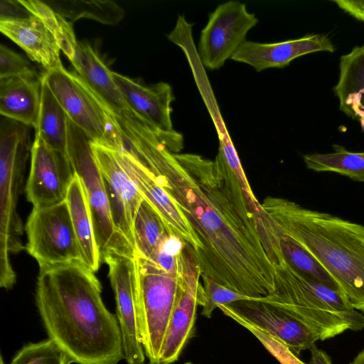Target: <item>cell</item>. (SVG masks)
Listing matches in <instances>:
<instances>
[{"label":"cell","instance_id":"6da1fadb","mask_svg":"<svg viewBox=\"0 0 364 364\" xmlns=\"http://www.w3.org/2000/svg\"><path fill=\"white\" fill-rule=\"evenodd\" d=\"M130 154L154 175L200 243V277L251 298L271 295L275 267L259 229L264 213L249 203L223 156L172 152L147 127L129 137ZM194 252V251H193Z\"/></svg>","mask_w":364,"mask_h":364},{"label":"cell","instance_id":"7a4b0ae2","mask_svg":"<svg viewBox=\"0 0 364 364\" xmlns=\"http://www.w3.org/2000/svg\"><path fill=\"white\" fill-rule=\"evenodd\" d=\"M88 267L74 262L39 267L36 303L49 338L73 363L117 364L124 358L116 316Z\"/></svg>","mask_w":364,"mask_h":364},{"label":"cell","instance_id":"3957f363","mask_svg":"<svg viewBox=\"0 0 364 364\" xmlns=\"http://www.w3.org/2000/svg\"><path fill=\"white\" fill-rule=\"evenodd\" d=\"M261 205L277 229L309 252L351 306L364 313V225L283 198L268 196Z\"/></svg>","mask_w":364,"mask_h":364},{"label":"cell","instance_id":"277c9868","mask_svg":"<svg viewBox=\"0 0 364 364\" xmlns=\"http://www.w3.org/2000/svg\"><path fill=\"white\" fill-rule=\"evenodd\" d=\"M275 288L265 297L307 326L320 341L347 330L364 329V315L355 309L343 293L310 280L296 271L283 255L276 257Z\"/></svg>","mask_w":364,"mask_h":364},{"label":"cell","instance_id":"5b68a950","mask_svg":"<svg viewBox=\"0 0 364 364\" xmlns=\"http://www.w3.org/2000/svg\"><path fill=\"white\" fill-rule=\"evenodd\" d=\"M31 128L4 117L1 120L0 285L6 289H11L16 279L10 255L25 248L21 240L23 226L17 211V204L31 151Z\"/></svg>","mask_w":364,"mask_h":364},{"label":"cell","instance_id":"8992f818","mask_svg":"<svg viewBox=\"0 0 364 364\" xmlns=\"http://www.w3.org/2000/svg\"><path fill=\"white\" fill-rule=\"evenodd\" d=\"M184 256V253H183ZM136 295L142 345L150 363L159 358L179 288L183 264L177 272H168L136 255Z\"/></svg>","mask_w":364,"mask_h":364},{"label":"cell","instance_id":"52a82bcc","mask_svg":"<svg viewBox=\"0 0 364 364\" xmlns=\"http://www.w3.org/2000/svg\"><path fill=\"white\" fill-rule=\"evenodd\" d=\"M92 141L68 118L67 154L87 196L100 256L113 252L135 259V250L119 235L113 223L101 172L92 150Z\"/></svg>","mask_w":364,"mask_h":364},{"label":"cell","instance_id":"ba28073f","mask_svg":"<svg viewBox=\"0 0 364 364\" xmlns=\"http://www.w3.org/2000/svg\"><path fill=\"white\" fill-rule=\"evenodd\" d=\"M43 79L68 117L93 141L114 149L122 146L114 113L75 71L63 65L46 71Z\"/></svg>","mask_w":364,"mask_h":364},{"label":"cell","instance_id":"9c48e42d","mask_svg":"<svg viewBox=\"0 0 364 364\" xmlns=\"http://www.w3.org/2000/svg\"><path fill=\"white\" fill-rule=\"evenodd\" d=\"M25 230V249L39 267L82 262L66 200L49 206L33 208Z\"/></svg>","mask_w":364,"mask_h":364},{"label":"cell","instance_id":"30bf717a","mask_svg":"<svg viewBox=\"0 0 364 364\" xmlns=\"http://www.w3.org/2000/svg\"><path fill=\"white\" fill-rule=\"evenodd\" d=\"M259 22L246 4L230 0L217 6L200 31L198 55L203 67L218 70L246 41L248 32Z\"/></svg>","mask_w":364,"mask_h":364},{"label":"cell","instance_id":"8fae6325","mask_svg":"<svg viewBox=\"0 0 364 364\" xmlns=\"http://www.w3.org/2000/svg\"><path fill=\"white\" fill-rule=\"evenodd\" d=\"M112 76L130 110L153 129L172 152L179 153L183 137L173 127L171 103L175 97L171 86L166 82L144 85L115 72Z\"/></svg>","mask_w":364,"mask_h":364},{"label":"cell","instance_id":"7c38bea8","mask_svg":"<svg viewBox=\"0 0 364 364\" xmlns=\"http://www.w3.org/2000/svg\"><path fill=\"white\" fill-rule=\"evenodd\" d=\"M218 308L232 320L242 321L274 337L295 355L309 350L320 340L304 323L265 297L221 304Z\"/></svg>","mask_w":364,"mask_h":364},{"label":"cell","instance_id":"4fadbf2b","mask_svg":"<svg viewBox=\"0 0 364 364\" xmlns=\"http://www.w3.org/2000/svg\"><path fill=\"white\" fill-rule=\"evenodd\" d=\"M101 262L108 266V276L115 295L124 358L128 364H143L145 353L138 318L136 260L109 252L101 257Z\"/></svg>","mask_w":364,"mask_h":364},{"label":"cell","instance_id":"5bb4252c","mask_svg":"<svg viewBox=\"0 0 364 364\" xmlns=\"http://www.w3.org/2000/svg\"><path fill=\"white\" fill-rule=\"evenodd\" d=\"M200 271L191 246L186 247L183 270L176 303L162 346L159 364L176 361L193 335L196 311L203 306L204 289L199 279Z\"/></svg>","mask_w":364,"mask_h":364},{"label":"cell","instance_id":"9a60e30c","mask_svg":"<svg viewBox=\"0 0 364 364\" xmlns=\"http://www.w3.org/2000/svg\"><path fill=\"white\" fill-rule=\"evenodd\" d=\"M75 171L68 154L48 146L35 135L25 191L33 208L59 203L66 199Z\"/></svg>","mask_w":364,"mask_h":364},{"label":"cell","instance_id":"2e32d148","mask_svg":"<svg viewBox=\"0 0 364 364\" xmlns=\"http://www.w3.org/2000/svg\"><path fill=\"white\" fill-rule=\"evenodd\" d=\"M91 147L101 172L114 226L135 250L134 220L144 198L112 149L93 141Z\"/></svg>","mask_w":364,"mask_h":364},{"label":"cell","instance_id":"e0dca14e","mask_svg":"<svg viewBox=\"0 0 364 364\" xmlns=\"http://www.w3.org/2000/svg\"><path fill=\"white\" fill-rule=\"evenodd\" d=\"M113 151L119 163L133 180L143 198L159 215L167 228L178 235L196 252L200 248L198 239L181 211L159 185L154 175L124 149Z\"/></svg>","mask_w":364,"mask_h":364},{"label":"cell","instance_id":"ac0fdd59","mask_svg":"<svg viewBox=\"0 0 364 364\" xmlns=\"http://www.w3.org/2000/svg\"><path fill=\"white\" fill-rule=\"evenodd\" d=\"M335 50L328 35L310 33L299 38L270 43L246 40L231 59L250 65L259 72L284 68L293 60L309 53H333Z\"/></svg>","mask_w":364,"mask_h":364},{"label":"cell","instance_id":"d6986e66","mask_svg":"<svg viewBox=\"0 0 364 364\" xmlns=\"http://www.w3.org/2000/svg\"><path fill=\"white\" fill-rule=\"evenodd\" d=\"M1 32L21 47L28 58L46 71L63 66L60 48L43 22L37 16L0 21Z\"/></svg>","mask_w":364,"mask_h":364},{"label":"cell","instance_id":"ffe728a7","mask_svg":"<svg viewBox=\"0 0 364 364\" xmlns=\"http://www.w3.org/2000/svg\"><path fill=\"white\" fill-rule=\"evenodd\" d=\"M333 90L339 109L364 132V45L340 57L338 80Z\"/></svg>","mask_w":364,"mask_h":364},{"label":"cell","instance_id":"44dd1931","mask_svg":"<svg viewBox=\"0 0 364 364\" xmlns=\"http://www.w3.org/2000/svg\"><path fill=\"white\" fill-rule=\"evenodd\" d=\"M41 90L42 78H0L1 115L35 129L41 107Z\"/></svg>","mask_w":364,"mask_h":364},{"label":"cell","instance_id":"7402d4cb","mask_svg":"<svg viewBox=\"0 0 364 364\" xmlns=\"http://www.w3.org/2000/svg\"><path fill=\"white\" fill-rule=\"evenodd\" d=\"M70 61L75 72L114 114L130 110L114 80L112 71L90 46L78 43Z\"/></svg>","mask_w":364,"mask_h":364},{"label":"cell","instance_id":"603a6c76","mask_svg":"<svg viewBox=\"0 0 364 364\" xmlns=\"http://www.w3.org/2000/svg\"><path fill=\"white\" fill-rule=\"evenodd\" d=\"M65 200L81 251L82 262L95 273L102 262L101 256L96 242L87 196L82 183L75 173Z\"/></svg>","mask_w":364,"mask_h":364},{"label":"cell","instance_id":"cb8c5ba5","mask_svg":"<svg viewBox=\"0 0 364 364\" xmlns=\"http://www.w3.org/2000/svg\"><path fill=\"white\" fill-rule=\"evenodd\" d=\"M68 117L42 77L41 107L35 135L54 150L67 154Z\"/></svg>","mask_w":364,"mask_h":364},{"label":"cell","instance_id":"d4e9b609","mask_svg":"<svg viewBox=\"0 0 364 364\" xmlns=\"http://www.w3.org/2000/svg\"><path fill=\"white\" fill-rule=\"evenodd\" d=\"M332 147V153L304 155L306 168L316 172H335L353 181L363 182L364 152H351L339 144H333Z\"/></svg>","mask_w":364,"mask_h":364},{"label":"cell","instance_id":"484cf974","mask_svg":"<svg viewBox=\"0 0 364 364\" xmlns=\"http://www.w3.org/2000/svg\"><path fill=\"white\" fill-rule=\"evenodd\" d=\"M136 255L150 258L171 232L154 208L144 198L133 225Z\"/></svg>","mask_w":364,"mask_h":364},{"label":"cell","instance_id":"4316f807","mask_svg":"<svg viewBox=\"0 0 364 364\" xmlns=\"http://www.w3.org/2000/svg\"><path fill=\"white\" fill-rule=\"evenodd\" d=\"M46 3L70 22L80 18H90L104 24L114 25L125 14L120 6L110 0H63L48 1Z\"/></svg>","mask_w":364,"mask_h":364},{"label":"cell","instance_id":"83f0119b","mask_svg":"<svg viewBox=\"0 0 364 364\" xmlns=\"http://www.w3.org/2000/svg\"><path fill=\"white\" fill-rule=\"evenodd\" d=\"M274 226L282 255L296 271L310 280L339 290L331 275L309 252Z\"/></svg>","mask_w":364,"mask_h":364},{"label":"cell","instance_id":"f1b7e54d","mask_svg":"<svg viewBox=\"0 0 364 364\" xmlns=\"http://www.w3.org/2000/svg\"><path fill=\"white\" fill-rule=\"evenodd\" d=\"M33 15L39 18L55 37L60 50L71 60L75 54L77 41L73 23L57 14L45 1L19 0Z\"/></svg>","mask_w":364,"mask_h":364},{"label":"cell","instance_id":"f546056e","mask_svg":"<svg viewBox=\"0 0 364 364\" xmlns=\"http://www.w3.org/2000/svg\"><path fill=\"white\" fill-rule=\"evenodd\" d=\"M73 360L50 338L24 346L9 364H71Z\"/></svg>","mask_w":364,"mask_h":364},{"label":"cell","instance_id":"4dcf8cb0","mask_svg":"<svg viewBox=\"0 0 364 364\" xmlns=\"http://www.w3.org/2000/svg\"><path fill=\"white\" fill-rule=\"evenodd\" d=\"M201 277L204 289V301L201 314L208 318L212 316L213 311L221 304L254 299L230 289L208 277Z\"/></svg>","mask_w":364,"mask_h":364},{"label":"cell","instance_id":"1f68e13d","mask_svg":"<svg viewBox=\"0 0 364 364\" xmlns=\"http://www.w3.org/2000/svg\"><path fill=\"white\" fill-rule=\"evenodd\" d=\"M23 77L41 79L36 67L22 55L6 46H0V78Z\"/></svg>","mask_w":364,"mask_h":364},{"label":"cell","instance_id":"d6a6232c","mask_svg":"<svg viewBox=\"0 0 364 364\" xmlns=\"http://www.w3.org/2000/svg\"><path fill=\"white\" fill-rule=\"evenodd\" d=\"M248 330L262 344L266 350L281 364H306L282 342L264 331L242 321L234 320Z\"/></svg>","mask_w":364,"mask_h":364},{"label":"cell","instance_id":"836d02e7","mask_svg":"<svg viewBox=\"0 0 364 364\" xmlns=\"http://www.w3.org/2000/svg\"><path fill=\"white\" fill-rule=\"evenodd\" d=\"M33 14L23 6L19 0H1L0 21L19 20L30 18Z\"/></svg>","mask_w":364,"mask_h":364},{"label":"cell","instance_id":"e575fe53","mask_svg":"<svg viewBox=\"0 0 364 364\" xmlns=\"http://www.w3.org/2000/svg\"><path fill=\"white\" fill-rule=\"evenodd\" d=\"M331 2L355 19L364 22V0H333Z\"/></svg>","mask_w":364,"mask_h":364},{"label":"cell","instance_id":"d590c367","mask_svg":"<svg viewBox=\"0 0 364 364\" xmlns=\"http://www.w3.org/2000/svg\"><path fill=\"white\" fill-rule=\"evenodd\" d=\"M311 364H333L331 358L314 344L310 349Z\"/></svg>","mask_w":364,"mask_h":364},{"label":"cell","instance_id":"8d00e7d4","mask_svg":"<svg viewBox=\"0 0 364 364\" xmlns=\"http://www.w3.org/2000/svg\"><path fill=\"white\" fill-rule=\"evenodd\" d=\"M350 364H364V349L358 353Z\"/></svg>","mask_w":364,"mask_h":364},{"label":"cell","instance_id":"74e56055","mask_svg":"<svg viewBox=\"0 0 364 364\" xmlns=\"http://www.w3.org/2000/svg\"><path fill=\"white\" fill-rule=\"evenodd\" d=\"M184 364H193V363H191V362H187V363H184Z\"/></svg>","mask_w":364,"mask_h":364},{"label":"cell","instance_id":"f35d334b","mask_svg":"<svg viewBox=\"0 0 364 364\" xmlns=\"http://www.w3.org/2000/svg\"><path fill=\"white\" fill-rule=\"evenodd\" d=\"M149 364H153V363H149Z\"/></svg>","mask_w":364,"mask_h":364}]
</instances>
